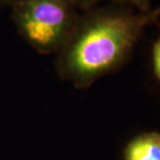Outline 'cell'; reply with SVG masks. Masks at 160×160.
I'll return each mask as SVG.
<instances>
[{
	"label": "cell",
	"mask_w": 160,
	"mask_h": 160,
	"mask_svg": "<svg viewBox=\"0 0 160 160\" xmlns=\"http://www.w3.org/2000/svg\"><path fill=\"white\" fill-rule=\"evenodd\" d=\"M159 19L160 6L139 12L112 4L83 11L56 54L58 75L78 89L90 87L126 65L146 29Z\"/></svg>",
	"instance_id": "6da1fadb"
},
{
	"label": "cell",
	"mask_w": 160,
	"mask_h": 160,
	"mask_svg": "<svg viewBox=\"0 0 160 160\" xmlns=\"http://www.w3.org/2000/svg\"><path fill=\"white\" fill-rule=\"evenodd\" d=\"M10 7L18 33L41 54H57L79 15L72 0H15Z\"/></svg>",
	"instance_id": "7a4b0ae2"
},
{
	"label": "cell",
	"mask_w": 160,
	"mask_h": 160,
	"mask_svg": "<svg viewBox=\"0 0 160 160\" xmlns=\"http://www.w3.org/2000/svg\"><path fill=\"white\" fill-rule=\"evenodd\" d=\"M123 159L160 160V132H145L132 138L124 148Z\"/></svg>",
	"instance_id": "3957f363"
},
{
	"label": "cell",
	"mask_w": 160,
	"mask_h": 160,
	"mask_svg": "<svg viewBox=\"0 0 160 160\" xmlns=\"http://www.w3.org/2000/svg\"><path fill=\"white\" fill-rule=\"evenodd\" d=\"M75 6L81 11H86L94 6H99L102 2L110 1L112 4L132 7L139 12H148L151 8V0H72Z\"/></svg>",
	"instance_id": "277c9868"
},
{
	"label": "cell",
	"mask_w": 160,
	"mask_h": 160,
	"mask_svg": "<svg viewBox=\"0 0 160 160\" xmlns=\"http://www.w3.org/2000/svg\"><path fill=\"white\" fill-rule=\"evenodd\" d=\"M151 65L155 78L160 83V33L152 45Z\"/></svg>",
	"instance_id": "5b68a950"
},
{
	"label": "cell",
	"mask_w": 160,
	"mask_h": 160,
	"mask_svg": "<svg viewBox=\"0 0 160 160\" xmlns=\"http://www.w3.org/2000/svg\"><path fill=\"white\" fill-rule=\"evenodd\" d=\"M15 0H0V8L11 6Z\"/></svg>",
	"instance_id": "8992f818"
}]
</instances>
